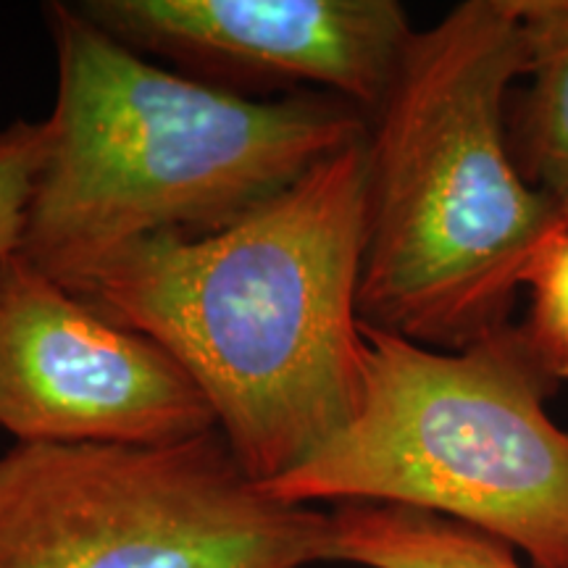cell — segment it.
Wrapping results in <instances>:
<instances>
[{
	"instance_id": "obj_9",
	"label": "cell",
	"mask_w": 568,
	"mask_h": 568,
	"mask_svg": "<svg viewBox=\"0 0 568 568\" xmlns=\"http://www.w3.org/2000/svg\"><path fill=\"white\" fill-rule=\"evenodd\" d=\"M332 560L361 568H524L514 545L453 518L393 503L329 510Z\"/></svg>"
},
{
	"instance_id": "obj_1",
	"label": "cell",
	"mask_w": 568,
	"mask_h": 568,
	"mask_svg": "<svg viewBox=\"0 0 568 568\" xmlns=\"http://www.w3.org/2000/svg\"><path fill=\"white\" fill-rule=\"evenodd\" d=\"M364 245L366 138L222 232L130 247L80 297L172 353L237 464L268 485L364 400Z\"/></svg>"
},
{
	"instance_id": "obj_8",
	"label": "cell",
	"mask_w": 568,
	"mask_h": 568,
	"mask_svg": "<svg viewBox=\"0 0 568 568\" xmlns=\"http://www.w3.org/2000/svg\"><path fill=\"white\" fill-rule=\"evenodd\" d=\"M521 17V98L510 95V151L568 230V0H516Z\"/></svg>"
},
{
	"instance_id": "obj_6",
	"label": "cell",
	"mask_w": 568,
	"mask_h": 568,
	"mask_svg": "<svg viewBox=\"0 0 568 568\" xmlns=\"http://www.w3.org/2000/svg\"><path fill=\"white\" fill-rule=\"evenodd\" d=\"M0 426L24 445H174L219 432L172 353L21 251L0 261Z\"/></svg>"
},
{
	"instance_id": "obj_7",
	"label": "cell",
	"mask_w": 568,
	"mask_h": 568,
	"mask_svg": "<svg viewBox=\"0 0 568 568\" xmlns=\"http://www.w3.org/2000/svg\"><path fill=\"white\" fill-rule=\"evenodd\" d=\"M113 40L245 98L326 92L366 119L414 27L397 0H80Z\"/></svg>"
},
{
	"instance_id": "obj_3",
	"label": "cell",
	"mask_w": 568,
	"mask_h": 568,
	"mask_svg": "<svg viewBox=\"0 0 568 568\" xmlns=\"http://www.w3.org/2000/svg\"><path fill=\"white\" fill-rule=\"evenodd\" d=\"M524 69L516 0H466L414 32L366 119V326L464 351L514 324L531 261L566 230L510 151Z\"/></svg>"
},
{
	"instance_id": "obj_2",
	"label": "cell",
	"mask_w": 568,
	"mask_h": 568,
	"mask_svg": "<svg viewBox=\"0 0 568 568\" xmlns=\"http://www.w3.org/2000/svg\"><path fill=\"white\" fill-rule=\"evenodd\" d=\"M59 92L21 253L71 293L155 237L222 232L366 138L326 92L245 98L113 40L77 3L42 6Z\"/></svg>"
},
{
	"instance_id": "obj_5",
	"label": "cell",
	"mask_w": 568,
	"mask_h": 568,
	"mask_svg": "<svg viewBox=\"0 0 568 568\" xmlns=\"http://www.w3.org/2000/svg\"><path fill=\"white\" fill-rule=\"evenodd\" d=\"M326 510L276 500L219 432L174 445H24L0 456V568H311Z\"/></svg>"
},
{
	"instance_id": "obj_11",
	"label": "cell",
	"mask_w": 568,
	"mask_h": 568,
	"mask_svg": "<svg viewBox=\"0 0 568 568\" xmlns=\"http://www.w3.org/2000/svg\"><path fill=\"white\" fill-rule=\"evenodd\" d=\"M48 119H17L0 130V261L21 251L34 182L48 153Z\"/></svg>"
},
{
	"instance_id": "obj_10",
	"label": "cell",
	"mask_w": 568,
	"mask_h": 568,
	"mask_svg": "<svg viewBox=\"0 0 568 568\" xmlns=\"http://www.w3.org/2000/svg\"><path fill=\"white\" fill-rule=\"evenodd\" d=\"M524 290L529 314L521 322L531 351L552 379H568V230L552 234L531 261Z\"/></svg>"
},
{
	"instance_id": "obj_4",
	"label": "cell",
	"mask_w": 568,
	"mask_h": 568,
	"mask_svg": "<svg viewBox=\"0 0 568 568\" xmlns=\"http://www.w3.org/2000/svg\"><path fill=\"white\" fill-rule=\"evenodd\" d=\"M364 400L339 435L261 485L290 506L393 503L514 545L531 568H568V429L521 324L435 351L361 322Z\"/></svg>"
}]
</instances>
